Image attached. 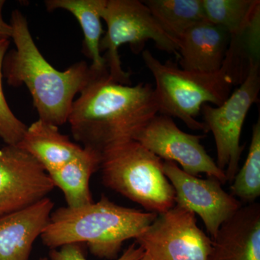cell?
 Wrapping results in <instances>:
<instances>
[{
	"mask_svg": "<svg viewBox=\"0 0 260 260\" xmlns=\"http://www.w3.org/2000/svg\"><path fill=\"white\" fill-rule=\"evenodd\" d=\"M158 114L153 85L119 83L106 70L95 73L80 92L68 121L76 141L102 154L112 145L135 140Z\"/></svg>",
	"mask_w": 260,
	"mask_h": 260,
	"instance_id": "obj_1",
	"label": "cell"
},
{
	"mask_svg": "<svg viewBox=\"0 0 260 260\" xmlns=\"http://www.w3.org/2000/svg\"><path fill=\"white\" fill-rule=\"evenodd\" d=\"M15 49L7 53L3 76L8 85H25L31 94L39 119L58 126L68 122L75 95L99 72L80 61L65 71L49 64L34 42L25 15L13 10L10 19Z\"/></svg>",
	"mask_w": 260,
	"mask_h": 260,
	"instance_id": "obj_2",
	"label": "cell"
},
{
	"mask_svg": "<svg viewBox=\"0 0 260 260\" xmlns=\"http://www.w3.org/2000/svg\"><path fill=\"white\" fill-rule=\"evenodd\" d=\"M142 57L155 79L158 114L177 118L189 129L205 133V124L197 119L202 107L223 104L249 69V61L234 37L223 66L215 73L186 71L170 61L162 63L148 49L143 50Z\"/></svg>",
	"mask_w": 260,
	"mask_h": 260,
	"instance_id": "obj_3",
	"label": "cell"
},
{
	"mask_svg": "<svg viewBox=\"0 0 260 260\" xmlns=\"http://www.w3.org/2000/svg\"><path fill=\"white\" fill-rule=\"evenodd\" d=\"M158 214L116 205L103 194L96 203L51 213L41 239L50 249L85 244L100 259H116L123 244L137 239Z\"/></svg>",
	"mask_w": 260,
	"mask_h": 260,
	"instance_id": "obj_4",
	"label": "cell"
},
{
	"mask_svg": "<svg viewBox=\"0 0 260 260\" xmlns=\"http://www.w3.org/2000/svg\"><path fill=\"white\" fill-rule=\"evenodd\" d=\"M164 161L135 140L102 153L100 169L107 187L158 215L176 205L175 193L162 170Z\"/></svg>",
	"mask_w": 260,
	"mask_h": 260,
	"instance_id": "obj_5",
	"label": "cell"
},
{
	"mask_svg": "<svg viewBox=\"0 0 260 260\" xmlns=\"http://www.w3.org/2000/svg\"><path fill=\"white\" fill-rule=\"evenodd\" d=\"M102 20L107 25L99 49L104 51L109 76L114 81L132 85L131 74L121 67L119 49L129 44L135 54L143 51L145 44L153 41L160 50L178 56L179 41L162 30L143 2L138 0H107Z\"/></svg>",
	"mask_w": 260,
	"mask_h": 260,
	"instance_id": "obj_6",
	"label": "cell"
},
{
	"mask_svg": "<svg viewBox=\"0 0 260 260\" xmlns=\"http://www.w3.org/2000/svg\"><path fill=\"white\" fill-rule=\"evenodd\" d=\"M260 90V61L249 60L246 78L221 105L201 108L207 133L211 132L216 148L217 166L232 183L239 170L244 149L241 135L249 109L257 102Z\"/></svg>",
	"mask_w": 260,
	"mask_h": 260,
	"instance_id": "obj_7",
	"label": "cell"
},
{
	"mask_svg": "<svg viewBox=\"0 0 260 260\" xmlns=\"http://www.w3.org/2000/svg\"><path fill=\"white\" fill-rule=\"evenodd\" d=\"M135 242L143 249L140 260H208L213 241L194 213L175 205L158 215Z\"/></svg>",
	"mask_w": 260,
	"mask_h": 260,
	"instance_id": "obj_8",
	"label": "cell"
},
{
	"mask_svg": "<svg viewBox=\"0 0 260 260\" xmlns=\"http://www.w3.org/2000/svg\"><path fill=\"white\" fill-rule=\"evenodd\" d=\"M204 137L184 133L173 118L158 114L138 133L135 140L164 161L175 162L187 174L195 177L204 174L225 184L228 181L225 173L219 169L202 145Z\"/></svg>",
	"mask_w": 260,
	"mask_h": 260,
	"instance_id": "obj_9",
	"label": "cell"
},
{
	"mask_svg": "<svg viewBox=\"0 0 260 260\" xmlns=\"http://www.w3.org/2000/svg\"><path fill=\"white\" fill-rule=\"evenodd\" d=\"M162 170L174 188L176 205L199 215L212 239L222 224L242 207L215 178L191 175L172 161H164Z\"/></svg>",
	"mask_w": 260,
	"mask_h": 260,
	"instance_id": "obj_10",
	"label": "cell"
},
{
	"mask_svg": "<svg viewBox=\"0 0 260 260\" xmlns=\"http://www.w3.org/2000/svg\"><path fill=\"white\" fill-rule=\"evenodd\" d=\"M54 187L44 167L18 145L0 149V217L31 206Z\"/></svg>",
	"mask_w": 260,
	"mask_h": 260,
	"instance_id": "obj_11",
	"label": "cell"
},
{
	"mask_svg": "<svg viewBox=\"0 0 260 260\" xmlns=\"http://www.w3.org/2000/svg\"><path fill=\"white\" fill-rule=\"evenodd\" d=\"M208 260H260V205L242 206L212 239Z\"/></svg>",
	"mask_w": 260,
	"mask_h": 260,
	"instance_id": "obj_12",
	"label": "cell"
},
{
	"mask_svg": "<svg viewBox=\"0 0 260 260\" xmlns=\"http://www.w3.org/2000/svg\"><path fill=\"white\" fill-rule=\"evenodd\" d=\"M230 34L223 27L207 20L187 29L179 39L181 69L200 73H215L223 66Z\"/></svg>",
	"mask_w": 260,
	"mask_h": 260,
	"instance_id": "obj_13",
	"label": "cell"
},
{
	"mask_svg": "<svg viewBox=\"0 0 260 260\" xmlns=\"http://www.w3.org/2000/svg\"><path fill=\"white\" fill-rule=\"evenodd\" d=\"M54 203L46 198L0 217V260H29L32 245L47 226Z\"/></svg>",
	"mask_w": 260,
	"mask_h": 260,
	"instance_id": "obj_14",
	"label": "cell"
},
{
	"mask_svg": "<svg viewBox=\"0 0 260 260\" xmlns=\"http://www.w3.org/2000/svg\"><path fill=\"white\" fill-rule=\"evenodd\" d=\"M18 145L31 155L48 174L69 161L83 149L68 135L61 134L58 126L39 119L28 126Z\"/></svg>",
	"mask_w": 260,
	"mask_h": 260,
	"instance_id": "obj_15",
	"label": "cell"
},
{
	"mask_svg": "<svg viewBox=\"0 0 260 260\" xmlns=\"http://www.w3.org/2000/svg\"><path fill=\"white\" fill-rule=\"evenodd\" d=\"M102 154L83 148L71 160L49 174L54 186L64 194L68 207L79 208L93 203L90 179L100 168Z\"/></svg>",
	"mask_w": 260,
	"mask_h": 260,
	"instance_id": "obj_16",
	"label": "cell"
},
{
	"mask_svg": "<svg viewBox=\"0 0 260 260\" xmlns=\"http://www.w3.org/2000/svg\"><path fill=\"white\" fill-rule=\"evenodd\" d=\"M44 3L48 11L64 10L74 15L83 30V52L91 59L90 69L94 72L108 70L99 49L104 34L102 14L107 0H47Z\"/></svg>",
	"mask_w": 260,
	"mask_h": 260,
	"instance_id": "obj_17",
	"label": "cell"
},
{
	"mask_svg": "<svg viewBox=\"0 0 260 260\" xmlns=\"http://www.w3.org/2000/svg\"><path fill=\"white\" fill-rule=\"evenodd\" d=\"M162 30L179 40L187 29L206 20L203 0L143 1Z\"/></svg>",
	"mask_w": 260,
	"mask_h": 260,
	"instance_id": "obj_18",
	"label": "cell"
},
{
	"mask_svg": "<svg viewBox=\"0 0 260 260\" xmlns=\"http://www.w3.org/2000/svg\"><path fill=\"white\" fill-rule=\"evenodd\" d=\"M205 18L223 27L231 37H239L245 30L256 10L259 0H203Z\"/></svg>",
	"mask_w": 260,
	"mask_h": 260,
	"instance_id": "obj_19",
	"label": "cell"
},
{
	"mask_svg": "<svg viewBox=\"0 0 260 260\" xmlns=\"http://www.w3.org/2000/svg\"><path fill=\"white\" fill-rule=\"evenodd\" d=\"M231 186L232 194L241 203H255L260 196V119L252 126L250 145L244 165Z\"/></svg>",
	"mask_w": 260,
	"mask_h": 260,
	"instance_id": "obj_20",
	"label": "cell"
},
{
	"mask_svg": "<svg viewBox=\"0 0 260 260\" xmlns=\"http://www.w3.org/2000/svg\"><path fill=\"white\" fill-rule=\"evenodd\" d=\"M9 46V39H0V138L6 145H15L21 141L28 126L12 112L3 91V61Z\"/></svg>",
	"mask_w": 260,
	"mask_h": 260,
	"instance_id": "obj_21",
	"label": "cell"
},
{
	"mask_svg": "<svg viewBox=\"0 0 260 260\" xmlns=\"http://www.w3.org/2000/svg\"><path fill=\"white\" fill-rule=\"evenodd\" d=\"M143 254V249L134 242L115 260H140ZM49 257L51 260H87L80 244H66L58 249H50Z\"/></svg>",
	"mask_w": 260,
	"mask_h": 260,
	"instance_id": "obj_22",
	"label": "cell"
},
{
	"mask_svg": "<svg viewBox=\"0 0 260 260\" xmlns=\"http://www.w3.org/2000/svg\"><path fill=\"white\" fill-rule=\"evenodd\" d=\"M5 4L4 0H0V39H10L12 37V27L3 18V10Z\"/></svg>",
	"mask_w": 260,
	"mask_h": 260,
	"instance_id": "obj_23",
	"label": "cell"
},
{
	"mask_svg": "<svg viewBox=\"0 0 260 260\" xmlns=\"http://www.w3.org/2000/svg\"><path fill=\"white\" fill-rule=\"evenodd\" d=\"M39 260H48V258L47 257H42V258H40V259H39Z\"/></svg>",
	"mask_w": 260,
	"mask_h": 260,
	"instance_id": "obj_24",
	"label": "cell"
}]
</instances>
